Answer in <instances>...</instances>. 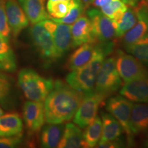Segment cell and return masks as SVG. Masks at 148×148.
<instances>
[{
  "label": "cell",
  "instance_id": "cell-28",
  "mask_svg": "<svg viewBox=\"0 0 148 148\" xmlns=\"http://www.w3.org/2000/svg\"><path fill=\"white\" fill-rule=\"evenodd\" d=\"M128 5L122 0H110L101 7V12L110 18L112 21H117L125 11Z\"/></svg>",
  "mask_w": 148,
  "mask_h": 148
},
{
  "label": "cell",
  "instance_id": "cell-24",
  "mask_svg": "<svg viewBox=\"0 0 148 148\" xmlns=\"http://www.w3.org/2000/svg\"><path fill=\"white\" fill-rule=\"evenodd\" d=\"M137 21V16L134 6H128L127 10L117 21H113L116 37L121 38L130 30Z\"/></svg>",
  "mask_w": 148,
  "mask_h": 148
},
{
  "label": "cell",
  "instance_id": "cell-30",
  "mask_svg": "<svg viewBox=\"0 0 148 148\" xmlns=\"http://www.w3.org/2000/svg\"><path fill=\"white\" fill-rule=\"evenodd\" d=\"M12 84L8 76L0 73V103L6 106L10 102Z\"/></svg>",
  "mask_w": 148,
  "mask_h": 148
},
{
  "label": "cell",
  "instance_id": "cell-14",
  "mask_svg": "<svg viewBox=\"0 0 148 148\" xmlns=\"http://www.w3.org/2000/svg\"><path fill=\"white\" fill-rule=\"evenodd\" d=\"M120 94L132 101L148 103V76L125 82Z\"/></svg>",
  "mask_w": 148,
  "mask_h": 148
},
{
  "label": "cell",
  "instance_id": "cell-8",
  "mask_svg": "<svg viewBox=\"0 0 148 148\" xmlns=\"http://www.w3.org/2000/svg\"><path fill=\"white\" fill-rule=\"evenodd\" d=\"M86 14L91 23L92 34L95 42H110L116 37L113 21L100 10L91 8L87 11Z\"/></svg>",
  "mask_w": 148,
  "mask_h": 148
},
{
  "label": "cell",
  "instance_id": "cell-34",
  "mask_svg": "<svg viewBox=\"0 0 148 148\" xmlns=\"http://www.w3.org/2000/svg\"><path fill=\"white\" fill-rule=\"evenodd\" d=\"M110 1V0H94L92 3H93V5L95 7H99V8H101V6L108 3Z\"/></svg>",
  "mask_w": 148,
  "mask_h": 148
},
{
  "label": "cell",
  "instance_id": "cell-18",
  "mask_svg": "<svg viewBox=\"0 0 148 148\" xmlns=\"http://www.w3.org/2000/svg\"><path fill=\"white\" fill-rule=\"evenodd\" d=\"M130 126L132 134L148 132V103L133 105Z\"/></svg>",
  "mask_w": 148,
  "mask_h": 148
},
{
  "label": "cell",
  "instance_id": "cell-11",
  "mask_svg": "<svg viewBox=\"0 0 148 148\" xmlns=\"http://www.w3.org/2000/svg\"><path fill=\"white\" fill-rule=\"evenodd\" d=\"M137 21L123 36V45L134 42L148 33V1L142 0L134 6Z\"/></svg>",
  "mask_w": 148,
  "mask_h": 148
},
{
  "label": "cell",
  "instance_id": "cell-4",
  "mask_svg": "<svg viewBox=\"0 0 148 148\" xmlns=\"http://www.w3.org/2000/svg\"><path fill=\"white\" fill-rule=\"evenodd\" d=\"M29 36L33 45L46 64H51L60 58L52 36L41 22L32 24L29 29Z\"/></svg>",
  "mask_w": 148,
  "mask_h": 148
},
{
  "label": "cell",
  "instance_id": "cell-25",
  "mask_svg": "<svg viewBox=\"0 0 148 148\" xmlns=\"http://www.w3.org/2000/svg\"><path fill=\"white\" fill-rule=\"evenodd\" d=\"M125 50L148 66V33L136 41L124 45Z\"/></svg>",
  "mask_w": 148,
  "mask_h": 148
},
{
  "label": "cell",
  "instance_id": "cell-6",
  "mask_svg": "<svg viewBox=\"0 0 148 148\" xmlns=\"http://www.w3.org/2000/svg\"><path fill=\"white\" fill-rule=\"evenodd\" d=\"M106 95L93 91L84 95L80 104L73 116L75 124L81 128L86 127L97 116L99 107Z\"/></svg>",
  "mask_w": 148,
  "mask_h": 148
},
{
  "label": "cell",
  "instance_id": "cell-5",
  "mask_svg": "<svg viewBox=\"0 0 148 148\" xmlns=\"http://www.w3.org/2000/svg\"><path fill=\"white\" fill-rule=\"evenodd\" d=\"M122 84L121 78L116 66L114 57L105 59L98 72L95 91L108 95L114 92Z\"/></svg>",
  "mask_w": 148,
  "mask_h": 148
},
{
  "label": "cell",
  "instance_id": "cell-27",
  "mask_svg": "<svg viewBox=\"0 0 148 148\" xmlns=\"http://www.w3.org/2000/svg\"><path fill=\"white\" fill-rule=\"evenodd\" d=\"M73 4V0H59L48 1L47 10L48 14L51 19H59L67 14Z\"/></svg>",
  "mask_w": 148,
  "mask_h": 148
},
{
  "label": "cell",
  "instance_id": "cell-31",
  "mask_svg": "<svg viewBox=\"0 0 148 148\" xmlns=\"http://www.w3.org/2000/svg\"><path fill=\"white\" fill-rule=\"evenodd\" d=\"M0 35L9 42L10 29L7 21L5 8V0H0Z\"/></svg>",
  "mask_w": 148,
  "mask_h": 148
},
{
  "label": "cell",
  "instance_id": "cell-32",
  "mask_svg": "<svg viewBox=\"0 0 148 148\" xmlns=\"http://www.w3.org/2000/svg\"><path fill=\"white\" fill-rule=\"evenodd\" d=\"M21 134L10 136H0V148L16 147L21 143Z\"/></svg>",
  "mask_w": 148,
  "mask_h": 148
},
{
  "label": "cell",
  "instance_id": "cell-23",
  "mask_svg": "<svg viewBox=\"0 0 148 148\" xmlns=\"http://www.w3.org/2000/svg\"><path fill=\"white\" fill-rule=\"evenodd\" d=\"M83 134L84 147H94L99 143L102 132V122L99 116H97L87 126L85 127Z\"/></svg>",
  "mask_w": 148,
  "mask_h": 148
},
{
  "label": "cell",
  "instance_id": "cell-36",
  "mask_svg": "<svg viewBox=\"0 0 148 148\" xmlns=\"http://www.w3.org/2000/svg\"><path fill=\"white\" fill-rule=\"evenodd\" d=\"M94 0H82V3H84L85 8H87V7L89 6V5L91 4L93 2Z\"/></svg>",
  "mask_w": 148,
  "mask_h": 148
},
{
  "label": "cell",
  "instance_id": "cell-26",
  "mask_svg": "<svg viewBox=\"0 0 148 148\" xmlns=\"http://www.w3.org/2000/svg\"><path fill=\"white\" fill-rule=\"evenodd\" d=\"M0 62L3 71L12 72L16 69V56L8 42L0 35Z\"/></svg>",
  "mask_w": 148,
  "mask_h": 148
},
{
  "label": "cell",
  "instance_id": "cell-39",
  "mask_svg": "<svg viewBox=\"0 0 148 148\" xmlns=\"http://www.w3.org/2000/svg\"><path fill=\"white\" fill-rule=\"evenodd\" d=\"M145 145H146V147H148V139L147 140V141H146Z\"/></svg>",
  "mask_w": 148,
  "mask_h": 148
},
{
  "label": "cell",
  "instance_id": "cell-16",
  "mask_svg": "<svg viewBox=\"0 0 148 148\" xmlns=\"http://www.w3.org/2000/svg\"><path fill=\"white\" fill-rule=\"evenodd\" d=\"M97 50V44L87 42L79 47L70 56L67 62V68L70 71L79 69L87 64L95 56Z\"/></svg>",
  "mask_w": 148,
  "mask_h": 148
},
{
  "label": "cell",
  "instance_id": "cell-12",
  "mask_svg": "<svg viewBox=\"0 0 148 148\" xmlns=\"http://www.w3.org/2000/svg\"><path fill=\"white\" fill-rule=\"evenodd\" d=\"M23 116L29 134L38 132L45 122L43 103L30 100L26 101L23 108Z\"/></svg>",
  "mask_w": 148,
  "mask_h": 148
},
{
  "label": "cell",
  "instance_id": "cell-21",
  "mask_svg": "<svg viewBox=\"0 0 148 148\" xmlns=\"http://www.w3.org/2000/svg\"><path fill=\"white\" fill-rule=\"evenodd\" d=\"M101 119L102 122V132L99 142L112 140L121 136L123 129L117 120L112 114L101 112Z\"/></svg>",
  "mask_w": 148,
  "mask_h": 148
},
{
  "label": "cell",
  "instance_id": "cell-7",
  "mask_svg": "<svg viewBox=\"0 0 148 148\" xmlns=\"http://www.w3.org/2000/svg\"><path fill=\"white\" fill-rule=\"evenodd\" d=\"M133 105L132 101L129 100L126 97L117 95L110 97L107 101L106 106L107 111L117 120L123 130L128 136L130 141H132L131 137L133 135L130 126Z\"/></svg>",
  "mask_w": 148,
  "mask_h": 148
},
{
  "label": "cell",
  "instance_id": "cell-15",
  "mask_svg": "<svg viewBox=\"0 0 148 148\" xmlns=\"http://www.w3.org/2000/svg\"><path fill=\"white\" fill-rule=\"evenodd\" d=\"M72 47L75 48L87 42H95L92 26L87 16L82 15L71 26Z\"/></svg>",
  "mask_w": 148,
  "mask_h": 148
},
{
  "label": "cell",
  "instance_id": "cell-38",
  "mask_svg": "<svg viewBox=\"0 0 148 148\" xmlns=\"http://www.w3.org/2000/svg\"><path fill=\"white\" fill-rule=\"evenodd\" d=\"M0 70H3V66H2V64H1V62H0Z\"/></svg>",
  "mask_w": 148,
  "mask_h": 148
},
{
  "label": "cell",
  "instance_id": "cell-20",
  "mask_svg": "<svg viewBox=\"0 0 148 148\" xmlns=\"http://www.w3.org/2000/svg\"><path fill=\"white\" fill-rule=\"evenodd\" d=\"M62 123H49L42 128L40 134V145L45 148L57 147L64 131Z\"/></svg>",
  "mask_w": 148,
  "mask_h": 148
},
{
  "label": "cell",
  "instance_id": "cell-41",
  "mask_svg": "<svg viewBox=\"0 0 148 148\" xmlns=\"http://www.w3.org/2000/svg\"><path fill=\"white\" fill-rule=\"evenodd\" d=\"M147 1H148V0H147Z\"/></svg>",
  "mask_w": 148,
  "mask_h": 148
},
{
  "label": "cell",
  "instance_id": "cell-10",
  "mask_svg": "<svg viewBox=\"0 0 148 148\" xmlns=\"http://www.w3.org/2000/svg\"><path fill=\"white\" fill-rule=\"evenodd\" d=\"M41 23L52 36L56 48L60 58L72 48L71 25L57 23L53 20H49V18L41 21Z\"/></svg>",
  "mask_w": 148,
  "mask_h": 148
},
{
  "label": "cell",
  "instance_id": "cell-40",
  "mask_svg": "<svg viewBox=\"0 0 148 148\" xmlns=\"http://www.w3.org/2000/svg\"><path fill=\"white\" fill-rule=\"evenodd\" d=\"M48 1H59V0H48Z\"/></svg>",
  "mask_w": 148,
  "mask_h": 148
},
{
  "label": "cell",
  "instance_id": "cell-2",
  "mask_svg": "<svg viewBox=\"0 0 148 148\" xmlns=\"http://www.w3.org/2000/svg\"><path fill=\"white\" fill-rule=\"evenodd\" d=\"M112 48V41L99 42L97 52L93 58L85 66L71 71L68 74L66 77L67 84L83 95L93 91L98 72L106 57L111 53Z\"/></svg>",
  "mask_w": 148,
  "mask_h": 148
},
{
  "label": "cell",
  "instance_id": "cell-17",
  "mask_svg": "<svg viewBox=\"0 0 148 148\" xmlns=\"http://www.w3.org/2000/svg\"><path fill=\"white\" fill-rule=\"evenodd\" d=\"M46 0H18V2L32 24L49 18L45 9Z\"/></svg>",
  "mask_w": 148,
  "mask_h": 148
},
{
  "label": "cell",
  "instance_id": "cell-29",
  "mask_svg": "<svg viewBox=\"0 0 148 148\" xmlns=\"http://www.w3.org/2000/svg\"><path fill=\"white\" fill-rule=\"evenodd\" d=\"M85 7L82 0H73V4L68 12L67 14L63 18L59 19H52L57 23H61L64 24L73 23L79 16H82L84 12Z\"/></svg>",
  "mask_w": 148,
  "mask_h": 148
},
{
  "label": "cell",
  "instance_id": "cell-9",
  "mask_svg": "<svg viewBox=\"0 0 148 148\" xmlns=\"http://www.w3.org/2000/svg\"><path fill=\"white\" fill-rule=\"evenodd\" d=\"M116 66L124 82L148 76V69L145 64L131 54L119 51L116 58Z\"/></svg>",
  "mask_w": 148,
  "mask_h": 148
},
{
  "label": "cell",
  "instance_id": "cell-22",
  "mask_svg": "<svg viewBox=\"0 0 148 148\" xmlns=\"http://www.w3.org/2000/svg\"><path fill=\"white\" fill-rule=\"evenodd\" d=\"M23 122L18 114L10 113L0 116V136L21 134Z\"/></svg>",
  "mask_w": 148,
  "mask_h": 148
},
{
  "label": "cell",
  "instance_id": "cell-35",
  "mask_svg": "<svg viewBox=\"0 0 148 148\" xmlns=\"http://www.w3.org/2000/svg\"><path fill=\"white\" fill-rule=\"evenodd\" d=\"M123 2H125L128 6H135L137 4L139 0H122Z\"/></svg>",
  "mask_w": 148,
  "mask_h": 148
},
{
  "label": "cell",
  "instance_id": "cell-3",
  "mask_svg": "<svg viewBox=\"0 0 148 148\" xmlns=\"http://www.w3.org/2000/svg\"><path fill=\"white\" fill-rule=\"evenodd\" d=\"M18 83L28 100L42 102L53 88L54 82L41 76L34 70L23 69L18 73Z\"/></svg>",
  "mask_w": 148,
  "mask_h": 148
},
{
  "label": "cell",
  "instance_id": "cell-37",
  "mask_svg": "<svg viewBox=\"0 0 148 148\" xmlns=\"http://www.w3.org/2000/svg\"><path fill=\"white\" fill-rule=\"evenodd\" d=\"M3 112H3L2 108H1V106H0V116H1V115H3Z\"/></svg>",
  "mask_w": 148,
  "mask_h": 148
},
{
  "label": "cell",
  "instance_id": "cell-33",
  "mask_svg": "<svg viewBox=\"0 0 148 148\" xmlns=\"http://www.w3.org/2000/svg\"><path fill=\"white\" fill-rule=\"evenodd\" d=\"M123 143L119 138H116V139L112 140H107L104 142H99L97 147L101 148H114V147H123Z\"/></svg>",
  "mask_w": 148,
  "mask_h": 148
},
{
  "label": "cell",
  "instance_id": "cell-1",
  "mask_svg": "<svg viewBox=\"0 0 148 148\" xmlns=\"http://www.w3.org/2000/svg\"><path fill=\"white\" fill-rule=\"evenodd\" d=\"M84 95L69 85L56 80L45 99V121L48 123H63L73 118Z\"/></svg>",
  "mask_w": 148,
  "mask_h": 148
},
{
  "label": "cell",
  "instance_id": "cell-13",
  "mask_svg": "<svg viewBox=\"0 0 148 148\" xmlns=\"http://www.w3.org/2000/svg\"><path fill=\"white\" fill-rule=\"evenodd\" d=\"M5 8L10 32L12 36L16 38L23 29L28 26L29 20L16 0H6Z\"/></svg>",
  "mask_w": 148,
  "mask_h": 148
},
{
  "label": "cell",
  "instance_id": "cell-19",
  "mask_svg": "<svg viewBox=\"0 0 148 148\" xmlns=\"http://www.w3.org/2000/svg\"><path fill=\"white\" fill-rule=\"evenodd\" d=\"M57 147L80 148L84 147L83 134L81 129L75 123H66L64 127L62 138Z\"/></svg>",
  "mask_w": 148,
  "mask_h": 148
}]
</instances>
